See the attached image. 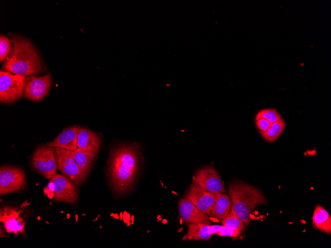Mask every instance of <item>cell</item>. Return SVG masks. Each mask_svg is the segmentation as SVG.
Wrapping results in <instances>:
<instances>
[{
  "label": "cell",
  "instance_id": "10",
  "mask_svg": "<svg viewBox=\"0 0 331 248\" xmlns=\"http://www.w3.org/2000/svg\"><path fill=\"white\" fill-rule=\"evenodd\" d=\"M51 83V73L40 77L34 75L27 77L24 97L34 101L41 100L48 94Z\"/></svg>",
  "mask_w": 331,
  "mask_h": 248
},
{
  "label": "cell",
  "instance_id": "18",
  "mask_svg": "<svg viewBox=\"0 0 331 248\" xmlns=\"http://www.w3.org/2000/svg\"><path fill=\"white\" fill-rule=\"evenodd\" d=\"M313 224L317 229L328 235L331 234V217L322 206L317 205L312 217Z\"/></svg>",
  "mask_w": 331,
  "mask_h": 248
},
{
  "label": "cell",
  "instance_id": "23",
  "mask_svg": "<svg viewBox=\"0 0 331 248\" xmlns=\"http://www.w3.org/2000/svg\"><path fill=\"white\" fill-rule=\"evenodd\" d=\"M12 43L6 36L0 34V61H3L10 53Z\"/></svg>",
  "mask_w": 331,
  "mask_h": 248
},
{
  "label": "cell",
  "instance_id": "9",
  "mask_svg": "<svg viewBox=\"0 0 331 248\" xmlns=\"http://www.w3.org/2000/svg\"><path fill=\"white\" fill-rule=\"evenodd\" d=\"M192 183L215 194L225 193L223 183L215 169L207 165L198 170L194 174Z\"/></svg>",
  "mask_w": 331,
  "mask_h": 248
},
{
  "label": "cell",
  "instance_id": "13",
  "mask_svg": "<svg viewBox=\"0 0 331 248\" xmlns=\"http://www.w3.org/2000/svg\"><path fill=\"white\" fill-rule=\"evenodd\" d=\"M178 207L179 215L185 223H202L211 224V217L199 209L187 198H181L178 201Z\"/></svg>",
  "mask_w": 331,
  "mask_h": 248
},
{
  "label": "cell",
  "instance_id": "12",
  "mask_svg": "<svg viewBox=\"0 0 331 248\" xmlns=\"http://www.w3.org/2000/svg\"><path fill=\"white\" fill-rule=\"evenodd\" d=\"M218 195L205 190L196 183H192L184 198L189 200L199 209L208 215Z\"/></svg>",
  "mask_w": 331,
  "mask_h": 248
},
{
  "label": "cell",
  "instance_id": "15",
  "mask_svg": "<svg viewBox=\"0 0 331 248\" xmlns=\"http://www.w3.org/2000/svg\"><path fill=\"white\" fill-rule=\"evenodd\" d=\"M187 226V231L181 241L210 240L221 226L202 223H189Z\"/></svg>",
  "mask_w": 331,
  "mask_h": 248
},
{
  "label": "cell",
  "instance_id": "11",
  "mask_svg": "<svg viewBox=\"0 0 331 248\" xmlns=\"http://www.w3.org/2000/svg\"><path fill=\"white\" fill-rule=\"evenodd\" d=\"M23 210L8 205H3L0 209V221L8 233L17 236L25 235V222L20 214Z\"/></svg>",
  "mask_w": 331,
  "mask_h": 248
},
{
  "label": "cell",
  "instance_id": "2",
  "mask_svg": "<svg viewBox=\"0 0 331 248\" xmlns=\"http://www.w3.org/2000/svg\"><path fill=\"white\" fill-rule=\"evenodd\" d=\"M12 49L3 64V71L21 75H39L45 67L38 52L27 39L17 35L8 34Z\"/></svg>",
  "mask_w": 331,
  "mask_h": 248
},
{
  "label": "cell",
  "instance_id": "19",
  "mask_svg": "<svg viewBox=\"0 0 331 248\" xmlns=\"http://www.w3.org/2000/svg\"><path fill=\"white\" fill-rule=\"evenodd\" d=\"M70 151L80 170L87 177L97 154L85 151L79 148Z\"/></svg>",
  "mask_w": 331,
  "mask_h": 248
},
{
  "label": "cell",
  "instance_id": "26",
  "mask_svg": "<svg viewBox=\"0 0 331 248\" xmlns=\"http://www.w3.org/2000/svg\"><path fill=\"white\" fill-rule=\"evenodd\" d=\"M0 237H6L7 236L4 233V232L2 230V228L0 227Z\"/></svg>",
  "mask_w": 331,
  "mask_h": 248
},
{
  "label": "cell",
  "instance_id": "8",
  "mask_svg": "<svg viewBox=\"0 0 331 248\" xmlns=\"http://www.w3.org/2000/svg\"><path fill=\"white\" fill-rule=\"evenodd\" d=\"M55 149L59 170L77 185H81L87 177L80 170L70 150L58 148H55Z\"/></svg>",
  "mask_w": 331,
  "mask_h": 248
},
{
  "label": "cell",
  "instance_id": "17",
  "mask_svg": "<svg viewBox=\"0 0 331 248\" xmlns=\"http://www.w3.org/2000/svg\"><path fill=\"white\" fill-rule=\"evenodd\" d=\"M230 207L231 201L228 196L225 193L219 194L208 215L222 222L229 212Z\"/></svg>",
  "mask_w": 331,
  "mask_h": 248
},
{
  "label": "cell",
  "instance_id": "6",
  "mask_svg": "<svg viewBox=\"0 0 331 248\" xmlns=\"http://www.w3.org/2000/svg\"><path fill=\"white\" fill-rule=\"evenodd\" d=\"M48 185L52 189V199L76 205L79 199L77 185L68 177L55 174Z\"/></svg>",
  "mask_w": 331,
  "mask_h": 248
},
{
  "label": "cell",
  "instance_id": "7",
  "mask_svg": "<svg viewBox=\"0 0 331 248\" xmlns=\"http://www.w3.org/2000/svg\"><path fill=\"white\" fill-rule=\"evenodd\" d=\"M25 183V174L21 168L14 166L0 167V196L20 191L24 187Z\"/></svg>",
  "mask_w": 331,
  "mask_h": 248
},
{
  "label": "cell",
  "instance_id": "14",
  "mask_svg": "<svg viewBox=\"0 0 331 248\" xmlns=\"http://www.w3.org/2000/svg\"><path fill=\"white\" fill-rule=\"evenodd\" d=\"M80 128L79 126H73L65 129L53 141L48 142L46 145L67 150H75L78 149L77 136Z\"/></svg>",
  "mask_w": 331,
  "mask_h": 248
},
{
  "label": "cell",
  "instance_id": "22",
  "mask_svg": "<svg viewBox=\"0 0 331 248\" xmlns=\"http://www.w3.org/2000/svg\"><path fill=\"white\" fill-rule=\"evenodd\" d=\"M262 118H265L273 123L277 121L281 117L276 108H268L260 110L256 115L255 120Z\"/></svg>",
  "mask_w": 331,
  "mask_h": 248
},
{
  "label": "cell",
  "instance_id": "16",
  "mask_svg": "<svg viewBox=\"0 0 331 248\" xmlns=\"http://www.w3.org/2000/svg\"><path fill=\"white\" fill-rule=\"evenodd\" d=\"M101 140L94 132L88 128L80 127L77 136L78 148L82 150L98 154L101 148Z\"/></svg>",
  "mask_w": 331,
  "mask_h": 248
},
{
  "label": "cell",
  "instance_id": "4",
  "mask_svg": "<svg viewBox=\"0 0 331 248\" xmlns=\"http://www.w3.org/2000/svg\"><path fill=\"white\" fill-rule=\"evenodd\" d=\"M27 76L0 71V101L10 104L19 100L26 87Z\"/></svg>",
  "mask_w": 331,
  "mask_h": 248
},
{
  "label": "cell",
  "instance_id": "25",
  "mask_svg": "<svg viewBox=\"0 0 331 248\" xmlns=\"http://www.w3.org/2000/svg\"><path fill=\"white\" fill-rule=\"evenodd\" d=\"M256 124L258 130L262 133L266 132L271 127L272 123L269 120L262 118L256 120Z\"/></svg>",
  "mask_w": 331,
  "mask_h": 248
},
{
  "label": "cell",
  "instance_id": "5",
  "mask_svg": "<svg viewBox=\"0 0 331 248\" xmlns=\"http://www.w3.org/2000/svg\"><path fill=\"white\" fill-rule=\"evenodd\" d=\"M31 164L37 172L51 179L58 168L55 148L46 145L38 146L31 157Z\"/></svg>",
  "mask_w": 331,
  "mask_h": 248
},
{
  "label": "cell",
  "instance_id": "20",
  "mask_svg": "<svg viewBox=\"0 0 331 248\" xmlns=\"http://www.w3.org/2000/svg\"><path fill=\"white\" fill-rule=\"evenodd\" d=\"M285 126V121L281 118L277 121L273 123L271 127L266 132L262 133L261 135L265 140L269 142H274L281 134Z\"/></svg>",
  "mask_w": 331,
  "mask_h": 248
},
{
  "label": "cell",
  "instance_id": "3",
  "mask_svg": "<svg viewBox=\"0 0 331 248\" xmlns=\"http://www.w3.org/2000/svg\"><path fill=\"white\" fill-rule=\"evenodd\" d=\"M231 209L246 225L251 220V213L259 204H266L265 198L258 189L241 181H236L228 187Z\"/></svg>",
  "mask_w": 331,
  "mask_h": 248
},
{
  "label": "cell",
  "instance_id": "1",
  "mask_svg": "<svg viewBox=\"0 0 331 248\" xmlns=\"http://www.w3.org/2000/svg\"><path fill=\"white\" fill-rule=\"evenodd\" d=\"M139 165V150L134 144L111 149L108 160L110 182L114 192L125 194L133 187Z\"/></svg>",
  "mask_w": 331,
  "mask_h": 248
},
{
  "label": "cell",
  "instance_id": "24",
  "mask_svg": "<svg viewBox=\"0 0 331 248\" xmlns=\"http://www.w3.org/2000/svg\"><path fill=\"white\" fill-rule=\"evenodd\" d=\"M241 232V230H235L226 226L222 225L216 234L221 237L229 236L234 238L238 236Z\"/></svg>",
  "mask_w": 331,
  "mask_h": 248
},
{
  "label": "cell",
  "instance_id": "21",
  "mask_svg": "<svg viewBox=\"0 0 331 248\" xmlns=\"http://www.w3.org/2000/svg\"><path fill=\"white\" fill-rule=\"evenodd\" d=\"M221 223L222 225L226 226L235 230L242 231L244 228V223L239 218L231 208Z\"/></svg>",
  "mask_w": 331,
  "mask_h": 248
}]
</instances>
